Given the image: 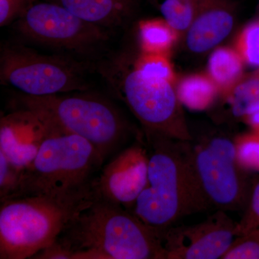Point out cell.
I'll list each match as a JSON object with an SVG mask.
<instances>
[{"mask_svg":"<svg viewBox=\"0 0 259 259\" xmlns=\"http://www.w3.org/2000/svg\"><path fill=\"white\" fill-rule=\"evenodd\" d=\"M236 227L222 210L198 224L171 227L160 236L166 259L222 258L235 240Z\"/></svg>","mask_w":259,"mask_h":259,"instance_id":"30bf717a","label":"cell"},{"mask_svg":"<svg viewBox=\"0 0 259 259\" xmlns=\"http://www.w3.org/2000/svg\"><path fill=\"white\" fill-rule=\"evenodd\" d=\"M140 35L145 52L165 54L176 41L177 32L164 20H155L141 24Z\"/></svg>","mask_w":259,"mask_h":259,"instance_id":"e0dca14e","label":"cell"},{"mask_svg":"<svg viewBox=\"0 0 259 259\" xmlns=\"http://www.w3.org/2000/svg\"><path fill=\"white\" fill-rule=\"evenodd\" d=\"M119 82L121 97L147 134L180 141L192 140L173 82L146 74L136 66L126 71Z\"/></svg>","mask_w":259,"mask_h":259,"instance_id":"ba28073f","label":"cell"},{"mask_svg":"<svg viewBox=\"0 0 259 259\" xmlns=\"http://www.w3.org/2000/svg\"><path fill=\"white\" fill-rule=\"evenodd\" d=\"M20 110L38 117L55 132L76 135L90 141L106 159L128 136L125 119L111 102L95 95L63 93L18 98Z\"/></svg>","mask_w":259,"mask_h":259,"instance_id":"277c9868","label":"cell"},{"mask_svg":"<svg viewBox=\"0 0 259 259\" xmlns=\"http://www.w3.org/2000/svg\"><path fill=\"white\" fill-rule=\"evenodd\" d=\"M54 243L71 259H166L156 231L131 211L101 196Z\"/></svg>","mask_w":259,"mask_h":259,"instance_id":"7a4b0ae2","label":"cell"},{"mask_svg":"<svg viewBox=\"0 0 259 259\" xmlns=\"http://www.w3.org/2000/svg\"><path fill=\"white\" fill-rule=\"evenodd\" d=\"M248 120L250 125L259 131V111L248 116Z\"/></svg>","mask_w":259,"mask_h":259,"instance_id":"4316f807","label":"cell"},{"mask_svg":"<svg viewBox=\"0 0 259 259\" xmlns=\"http://www.w3.org/2000/svg\"><path fill=\"white\" fill-rule=\"evenodd\" d=\"M185 1L190 2V3H193V4L199 6V5L202 4L204 0H185Z\"/></svg>","mask_w":259,"mask_h":259,"instance_id":"83f0119b","label":"cell"},{"mask_svg":"<svg viewBox=\"0 0 259 259\" xmlns=\"http://www.w3.org/2000/svg\"><path fill=\"white\" fill-rule=\"evenodd\" d=\"M17 31L40 45L79 54L103 47L107 29L88 23L57 3H34L15 23Z\"/></svg>","mask_w":259,"mask_h":259,"instance_id":"9c48e42d","label":"cell"},{"mask_svg":"<svg viewBox=\"0 0 259 259\" xmlns=\"http://www.w3.org/2000/svg\"><path fill=\"white\" fill-rule=\"evenodd\" d=\"M243 63L238 51L228 48L216 49L209 59V77L218 88L231 90L240 82Z\"/></svg>","mask_w":259,"mask_h":259,"instance_id":"9a60e30c","label":"cell"},{"mask_svg":"<svg viewBox=\"0 0 259 259\" xmlns=\"http://www.w3.org/2000/svg\"><path fill=\"white\" fill-rule=\"evenodd\" d=\"M147 183L132 212L161 236L178 220L207 209L184 141L146 133Z\"/></svg>","mask_w":259,"mask_h":259,"instance_id":"3957f363","label":"cell"},{"mask_svg":"<svg viewBox=\"0 0 259 259\" xmlns=\"http://www.w3.org/2000/svg\"><path fill=\"white\" fill-rule=\"evenodd\" d=\"M83 65L64 56L8 46L1 53L0 79L28 96L83 92L88 89Z\"/></svg>","mask_w":259,"mask_h":259,"instance_id":"52a82bcc","label":"cell"},{"mask_svg":"<svg viewBox=\"0 0 259 259\" xmlns=\"http://www.w3.org/2000/svg\"><path fill=\"white\" fill-rule=\"evenodd\" d=\"M223 259H259V228L235 238Z\"/></svg>","mask_w":259,"mask_h":259,"instance_id":"44dd1931","label":"cell"},{"mask_svg":"<svg viewBox=\"0 0 259 259\" xmlns=\"http://www.w3.org/2000/svg\"><path fill=\"white\" fill-rule=\"evenodd\" d=\"M35 0H0V26L9 25L20 18L34 4Z\"/></svg>","mask_w":259,"mask_h":259,"instance_id":"cb8c5ba5","label":"cell"},{"mask_svg":"<svg viewBox=\"0 0 259 259\" xmlns=\"http://www.w3.org/2000/svg\"><path fill=\"white\" fill-rule=\"evenodd\" d=\"M146 143H136L119 153L97 177V187L103 198L132 211L147 183Z\"/></svg>","mask_w":259,"mask_h":259,"instance_id":"8fae6325","label":"cell"},{"mask_svg":"<svg viewBox=\"0 0 259 259\" xmlns=\"http://www.w3.org/2000/svg\"><path fill=\"white\" fill-rule=\"evenodd\" d=\"M236 47L244 63L259 70V19L242 30Z\"/></svg>","mask_w":259,"mask_h":259,"instance_id":"ffe728a7","label":"cell"},{"mask_svg":"<svg viewBox=\"0 0 259 259\" xmlns=\"http://www.w3.org/2000/svg\"><path fill=\"white\" fill-rule=\"evenodd\" d=\"M201 197L207 209L236 210L244 204L246 182L234 141L222 134L184 141Z\"/></svg>","mask_w":259,"mask_h":259,"instance_id":"8992f818","label":"cell"},{"mask_svg":"<svg viewBox=\"0 0 259 259\" xmlns=\"http://www.w3.org/2000/svg\"><path fill=\"white\" fill-rule=\"evenodd\" d=\"M100 196L95 177L70 190L2 201L0 258H32Z\"/></svg>","mask_w":259,"mask_h":259,"instance_id":"6da1fadb","label":"cell"},{"mask_svg":"<svg viewBox=\"0 0 259 259\" xmlns=\"http://www.w3.org/2000/svg\"><path fill=\"white\" fill-rule=\"evenodd\" d=\"M254 228H259V182L255 185L250 197L249 209L246 217L237 225L236 236Z\"/></svg>","mask_w":259,"mask_h":259,"instance_id":"484cf974","label":"cell"},{"mask_svg":"<svg viewBox=\"0 0 259 259\" xmlns=\"http://www.w3.org/2000/svg\"><path fill=\"white\" fill-rule=\"evenodd\" d=\"M238 159L242 166L259 170V139H250L237 147Z\"/></svg>","mask_w":259,"mask_h":259,"instance_id":"d4e9b609","label":"cell"},{"mask_svg":"<svg viewBox=\"0 0 259 259\" xmlns=\"http://www.w3.org/2000/svg\"><path fill=\"white\" fill-rule=\"evenodd\" d=\"M231 103L237 117H248L259 111V75L237 83L232 90Z\"/></svg>","mask_w":259,"mask_h":259,"instance_id":"ac0fdd59","label":"cell"},{"mask_svg":"<svg viewBox=\"0 0 259 259\" xmlns=\"http://www.w3.org/2000/svg\"><path fill=\"white\" fill-rule=\"evenodd\" d=\"M23 171L13 166L0 152V201L13 197L18 192Z\"/></svg>","mask_w":259,"mask_h":259,"instance_id":"7402d4cb","label":"cell"},{"mask_svg":"<svg viewBox=\"0 0 259 259\" xmlns=\"http://www.w3.org/2000/svg\"><path fill=\"white\" fill-rule=\"evenodd\" d=\"M52 132L31 112L19 110L1 119L0 152L23 172L31 166L42 143Z\"/></svg>","mask_w":259,"mask_h":259,"instance_id":"7c38bea8","label":"cell"},{"mask_svg":"<svg viewBox=\"0 0 259 259\" xmlns=\"http://www.w3.org/2000/svg\"><path fill=\"white\" fill-rule=\"evenodd\" d=\"M218 87L210 77L193 75L182 80L177 90L179 100L187 107L202 110L210 105Z\"/></svg>","mask_w":259,"mask_h":259,"instance_id":"2e32d148","label":"cell"},{"mask_svg":"<svg viewBox=\"0 0 259 259\" xmlns=\"http://www.w3.org/2000/svg\"><path fill=\"white\" fill-rule=\"evenodd\" d=\"M146 54L138 61L136 66L146 74L173 82L175 72L165 54Z\"/></svg>","mask_w":259,"mask_h":259,"instance_id":"603a6c76","label":"cell"},{"mask_svg":"<svg viewBox=\"0 0 259 259\" xmlns=\"http://www.w3.org/2000/svg\"><path fill=\"white\" fill-rule=\"evenodd\" d=\"M234 16L223 0H204L187 31L186 44L192 52L202 54L217 47L231 33Z\"/></svg>","mask_w":259,"mask_h":259,"instance_id":"4fadbf2b","label":"cell"},{"mask_svg":"<svg viewBox=\"0 0 259 259\" xmlns=\"http://www.w3.org/2000/svg\"><path fill=\"white\" fill-rule=\"evenodd\" d=\"M198 8L197 5L185 0H163L160 5L163 20L177 33L187 31Z\"/></svg>","mask_w":259,"mask_h":259,"instance_id":"d6986e66","label":"cell"},{"mask_svg":"<svg viewBox=\"0 0 259 259\" xmlns=\"http://www.w3.org/2000/svg\"><path fill=\"white\" fill-rule=\"evenodd\" d=\"M104 161L101 153L88 140L53 131L42 143L31 166L23 172L18 192L10 198L82 185L95 178Z\"/></svg>","mask_w":259,"mask_h":259,"instance_id":"5b68a950","label":"cell"},{"mask_svg":"<svg viewBox=\"0 0 259 259\" xmlns=\"http://www.w3.org/2000/svg\"><path fill=\"white\" fill-rule=\"evenodd\" d=\"M88 23L108 30L120 28L136 9V0H53Z\"/></svg>","mask_w":259,"mask_h":259,"instance_id":"5bb4252c","label":"cell"}]
</instances>
